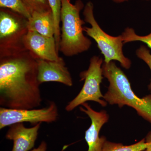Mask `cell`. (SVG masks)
Wrapping results in <instances>:
<instances>
[{
    "instance_id": "cell-18",
    "label": "cell",
    "mask_w": 151,
    "mask_h": 151,
    "mask_svg": "<svg viewBox=\"0 0 151 151\" xmlns=\"http://www.w3.org/2000/svg\"><path fill=\"white\" fill-rule=\"evenodd\" d=\"M136 55L139 58L143 60L148 65L151 72V54L148 49L144 45H141L139 48L136 50ZM148 88L151 90V77Z\"/></svg>"
},
{
    "instance_id": "cell-19",
    "label": "cell",
    "mask_w": 151,
    "mask_h": 151,
    "mask_svg": "<svg viewBox=\"0 0 151 151\" xmlns=\"http://www.w3.org/2000/svg\"><path fill=\"white\" fill-rule=\"evenodd\" d=\"M47 150V144L44 141L42 142L40 145L37 148L34 149L31 151H46Z\"/></svg>"
},
{
    "instance_id": "cell-11",
    "label": "cell",
    "mask_w": 151,
    "mask_h": 151,
    "mask_svg": "<svg viewBox=\"0 0 151 151\" xmlns=\"http://www.w3.org/2000/svg\"><path fill=\"white\" fill-rule=\"evenodd\" d=\"M41 124H36L31 128H27L22 123L11 125L6 138L13 141L12 151H29L33 148L37 139Z\"/></svg>"
},
{
    "instance_id": "cell-22",
    "label": "cell",
    "mask_w": 151,
    "mask_h": 151,
    "mask_svg": "<svg viewBox=\"0 0 151 151\" xmlns=\"http://www.w3.org/2000/svg\"><path fill=\"white\" fill-rule=\"evenodd\" d=\"M146 151H151V150H150V149H147V150H146Z\"/></svg>"
},
{
    "instance_id": "cell-15",
    "label": "cell",
    "mask_w": 151,
    "mask_h": 151,
    "mask_svg": "<svg viewBox=\"0 0 151 151\" xmlns=\"http://www.w3.org/2000/svg\"><path fill=\"white\" fill-rule=\"evenodd\" d=\"M50 6L55 23L54 37L55 38L57 48L58 51H59V43L60 41V12H61V2L62 0H47Z\"/></svg>"
},
{
    "instance_id": "cell-16",
    "label": "cell",
    "mask_w": 151,
    "mask_h": 151,
    "mask_svg": "<svg viewBox=\"0 0 151 151\" xmlns=\"http://www.w3.org/2000/svg\"><path fill=\"white\" fill-rule=\"evenodd\" d=\"M122 38L124 44L134 41H140L145 43L151 49V32L148 35L140 36L136 34L133 28L127 27L122 33Z\"/></svg>"
},
{
    "instance_id": "cell-20",
    "label": "cell",
    "mask_w": 151,
    "mask_h": 151,
    "mask_svg": "<svg viewBox=\"0 0 151 151\" xmlns=\"http://www.w3.org/2000/svg\"><path fill=\"white\" fill-rule=\"evenodd\" d=\"M145 140L147 145V149L151 150V131L149 132L145 138Z\"/></svg>"
},
{
    "instance_id": "cell-7",
    "label": "cell",
    "mask_w": 151,
    "mask_h": 151,
    "mask_svg": "<svg viewBox=\"0 0 151 151\" xmlns=\"http://www.w3.org/2000/svg\"><path fill=\"white\" fill-rule=\"evenodd\" d=\"M57 106L51 101L45 108L41 109H16L1 107L0 129L17 123L28 122L35 125L42 122L51 123L58 119Z\"/></svg>"
},
{
    "instance_id": "cell-2",
    "label": "cell",
    "mask_w": 151,
    "mask_h": 151,
    "mask_svg": "<svg viewBox=\"0 0 151 151\" xmlns=\"http://www.w3.org/2000/svg\"><path fill=\"white\" fill-rule=\"evenodd\" d=\"M102 69L103 76L109 82L104 100L121 108L127 105L134 108L139 116L151 124V94L138 97L132 90L127 76L114 61L103 63Z\"/></svg>"
},
{
    "instance_id": "cell-8",
    "label": "cell",
    "mask_w": 151,
    "mask_h": 151,
    "mask_svg": "<svg viewBox=\"0 0 151 151\" xmlns=\"http://www.w3.org/2000/svg\"><path fill=\"white\" fill-rule=\"evenodd\" d=\"M23 45L37 59L55 61L63 59L58 55L54 37H48L28 31L24 38Z\"/></svg>"
},
{
    "instance_id": "cell-9",
    "label": "cell",
    "mask_w": 151,
    "mask_h": 151,
    "mask_svg": "<svg viewBox=\"0 0 151 151\" xmlns=\"http://www.w3.org/2000/svg\"><path fill=\"white\" fill-rule=\"evenodd\" d=\"M80 107V111L86 113L91 121L90 127L86 132L85 139L88 146L87 151H102L103 145L106 141L104 136L100 137L99 134L103 125L109 120V116L105 111L97 112L92 109L88 103H85Z\"/></svg>"
},
{
    "instance_id": "cell-14",
    "label": "cell",
    "mask_w": 151,
    "mask_h": 151,
    "mask_svg": "<svg viewBox=\"0 0 151 151\" xmlns=\"http://www.w3.org/2000/svg\"><path fill=\"white\" fill-rule=\"evenodd\" d=\"M0 7L13 11L28 20L31 17V12L22 0H0Z\"/></svg>"
},
{
    "instance_id": "cell-13",
    "label": "cell",
    "mask_w": 151,
    "mask_h": 151,
    "mask_svg": "<svg viewBox=\"0 0 151 151\" xmlns=\"http://www.w3.org/2000/svg\"><path fill=\"white\" fill-rule=\"evenodd\" d=\"M147 145L145 139L131 145H124L121 143L112 142L106 140L102 151H143L146 150Z\"/></svg>"
},
{
    "instance_id": "cell-12",
    "label": "cell",
    "mask_w": 151,
    "mask_h": 151,
    "mask_svg": "<svg viewBox=\"0 0 151 151\" xmlns=\"http://www.w3.org/2000/svg\"><path fill=\"white\" fill-rule=\"evenodd\" d=\"M28 31L41 35L53 37L55 33V23L51 10L44 12H33L27 21Z\"/></svg>"
},
{
    "instance_id": "cell-5",
    "label": "cell",
    "mask_w": 151,
    "mask_h": 151,
    "mask_svg": "<svg viewBox=\"0 0 151 151\" xmlns=\"http://www.w3.org/2000/svg\"><path fill=\"white\" fill-rule=\"evenodd\" d=\"M102 58L94 56L91 58L88 69L79 74L80 81H84V84L78 95L68 103L65 110L70 112L75 108L87 101H94L105 107L108 103L105 100L100 90V84L103 78Z\"/></svg>"
},
{
    "instance_id": "cell-4",
    "label": "cell",
    "mask_w": 151,
    "mask_h": 151,
    "mask_svg": "<svg viewBox=\"0 0 151 151\" xmlns=\"http://www.w3.org/2000/svg\"><path fill=\"white\" fill-rule=\"evenodd\" d=\"M83 15L84 21L91 26V27H83L84 32L96 42L98 48L104 55V62L108 63L117 60L125 69L130 68L132 62L124 55V43L122 35L112 36L101 29L94 18V5L92 2H88L84 6Z\"/></svg>"
},
{
    "instance_id": "cell-1",
    "label": "cell",
    "mask_w": 151,
    "mask_h": 151,
    "mask_svg": "<svg viewBox=\"0 0 151 151\" xmlns=\"http://www.w3.org/2000/svg\"><path fill=\"white\" fill-rule=\"evenodd\" d=\"M37 79L36 58L25 47L0 51V105L32 109L42 98Z\"/></svg>"
},
{
    "instance_id": "cell-21",
    "label": "cell",
    "mask_w": 151,
    "mask_h": 151,
    "mask_svg": "<svg viewBox=\"0 0 151 151\" xmlns=\"http://www.w3.org/2000/svg\"><path fill=\"white\" fill-rule=\"evenodd\" d=\"M111 1H113L114 2L116 3H122L125 1H129V0H111Z\"/></svg>"
},
{
    "instance_id": "cell-3",
    "label": "cell",
    "mask_w": 151,
    "mask_h": 151,
    "mask_svg": "<svg viewBox=\"0 0 151 151\" xmlns=\"http://www.w3.org/2000/svg\"><path fill=\"white\" fill-rule=\"evenodd\" d=\"M84 6L81 0H77L74 4L70 0H62L59 51L65 56H73L87 51L92 45L91 41L84 35L83 25L85 22L80 17Z\"/></svg>"
},
{
    "instance_id": "cell-10",
    "label": "cell",
    "mask_w": 151,
    "mask_h": 151,
    "mask_svg": "<svg viewBox=\"0 0 151 151\" xmlns=\"http://www.w3.org/2000/svg\"><path fill=\"white\" fill-rule=\"evenodd\" d=\"M37 79L40 84L47 82H57L68 86H73L70 72L63 59L59 61L37 59Z\"/></svg>"
},
{
    "instance_id": "cell-6",
    "label": "cell",
    "mask_w": 151,
    "mask_h": 151,
    "mask_svg": "<svg viewBox=\"0 0 151 151\" xmlns=\"http://www.w3.org/2000/svg\"><path fill=\"white\" fill-rule=\"evenodd\" d=\"M28 19L7 9H0V51L24 47L23 39L27 34Z\"/></svg>"
},
{
    "instance_id": "cell-17",
    "label": "cell",
    "mask_w": 151,
    "mask_h": 151,
    "mask_svg": "<svg viewBox=\"0 0 151 151\" xmlns=\"http://www.w3.org/2000/svg\"><path fill=\"white\" fill-rule=\"evenodd\" d=\"M32 14L33 12H44L51 10L47 0H22Z\"/></svg>"
},
{
    "instance_id": "cell-23",
    "label": "cell",
    "mask_w": 151,
    "mask_h": 151,
    "mask_svg": "<svg viewBox=\"0 0 151 151\" xmlns=\"http://www.w3.org/2000/svg\"><path fill=\"white\" fill-rule=\"evenodd\" d=\"M146 1H151V0H146Z\"/></svg>"
}]
</instances>
